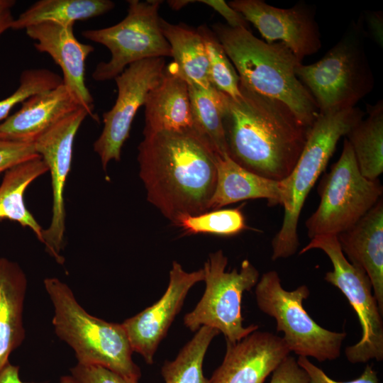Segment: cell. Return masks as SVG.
Segmentation results:
<instances>
[{"label":"cell","instance_id":"28","mask_svg":"<svg viewBox=\"0 0 383 383\" xmlns=\"http://www.w3.org/2000/svg\"><path fill=\"white\" fill-rule=\"evenodd\" d=\"M219 332L201 326L173 360L165 361L161 369L165 383H209L203 372L207 349Z\"/></svg>","mask_w":383,"mask_h":383},{"label":"cell","instance_id":"37","mask_svg":"<svg viewBox=\"0 0 383 383\" xmlns=\"http://www.w3.org/2000/svg\"><path fill=\"white\" fill-rule=\"evenodd\" d=\"M363 21L369 37L379 47H383V13L382 11H365Z\"/></svg>","mask_w":383,"mask_h":383},{"label":"cell","instance_id":"30","mask_svg":"<svg viewBox=\"0 0 383 383\" xmlns=\"http://www.w3.org/2000/svg\"><path fill=\"white\" fill-rule=\"evenodd\" d=\"M176 226L182 227L188 233H209L220 236H233L248 228L240 207L185 216Z\"/></svg>","mask_w":383,"mask_h":383},{"label":"cell","instance_id":"6","mask_svg":"<svg viewBox=\"0 0 383 383\" xmlns=\"http://www.w3.org/2000/svg\"><path fill=\"white\" fill-rule=\"evenodd\" d=\"M365 115L356 106L319 113L311 126L304 149L294 170L287 177L291 189L292 205L272 240V260L289 257L296 252L299 245L297 226L305 200L325 170L338 140Z\"/></svg>","mask_w":383,"mask_h":383},{"label":"cell","instance_id":"24","mask_svg":"<svg viewBox=\"0 0 383 383\" xmlns=\"http://www.w3.org/2000/svg\"><path fill=\"white\" fill-rule=\"evenodd\" d=\"M162 32L172 51L177 74L188 84L209 88V62L204 44L196 30L185 25L172 24L161 18Z\"/></svg>","mask_w":383,"mask_h":383},{"label":"cell","instance_id":"9","mask_svg":"<svg viewBox=\"0 0 383 383\" xmlns=\"http://www.w3.org/2000/svg\"><path fill=\"white\" fill-rule=\"evenodd\" d=\"M228 258L221 250L209 254L203 270L205 291L195 308L184 317V324L192 331L208 326L221 333L226 340L235 343L258 329L243 326L241 314L243 294L257 283L260 274L248 260L239 270L226 271Z\"/></svg>","mask_w":383,"mask_h":383},{"label":"cell","instance_id":"2","mask_svg":"<svg viewBox=\"0 0 383 383\" xmlns=\"http://www.w3.org/2000/svg\"><path fill=\"white\" fill-rule=\"evenodd\" d=\"M240 96L226 95L223 128L230 157L273 180L287 178L306 142L310 127L283 102L239 82Z\"/></svg>","mask_w":383,"mask_h":383},{"label":"cell","instance_id":"36","mask_svg":"<svg viewBox=\"0 0 383 383\" xmlns=\"http://www.w3.org/2000/svg\"><path fill=\"white\" fill-rule=\"evenodd\" d=\"M211 6L227 22V25L231 28H249V23L242 14L231 8L228 3L223 0H201L196 1Z\"/></svg>","mask_w":383,"mask_h":383},{"label":"cell","instance_id":"32","mask_svg":"<svg viewBox=\"0 0 383 383\" xmlns=\"http://www.w3.org/2000/svg\"><path fill=\"white\" fill-rule=\"evenodd\" d=\"M74 383H138L104 367L77 363L70 369Z\"/></svg>","mask_w":383,"mask_h":383},{"label":"cell","instance_id":"5","mask_svg":"<svg viewBox=\"0 0 383 383\" xmlns=\"http://www.w3.org/2000/svg\"><path fill=\"white\" fill-rule=\"evenodd\" d=\"M365 33L352 21L341 38L318 61L299 65L296 74L319 113L355 107L374 87L365 48Z\"/></svg>","mask_w":383,"mask_h":383},{"label":"cell","instance_id":"1","mask_svg":"<svg viewBox=\"0 0 383 383\" xmlns=\"http://www.w3.org/2000/svg\"><path fill=\"white\" fill-rule=\"evenodd\" d=\"M143 135L138 161L148 201L174 225L209 211L218 154L207 141L194 128Z\"/></svg>","mask_w":383,"mask_h":383},{"label":"cell","instance_id":"35","mask_svg":"<svg viewBox=\"0 0 383 383\" xmlns=\"http://www.w3.org/2000/svg\"><path fill=\"white\" fill-rule=\"evenodd\" d=\"M270 383H310V379L297 360L289 355L273 370Z\"/></svg>","mask_w":383,"mask_h":383},{"label":"cell","instance_id":"29","mask_svg":"<svg viewBox=\"0 0 383 383\" xmlns=\"http://www.w3.org/2000/svg\"><path fill=\"white\" fill-rule=\"evenodd\" d=\"M205 46L211 84L232 99L240 96L239 76L213 31L206 25L196 29Z\"/></svg>","mask_w":383,"mask_h":383},{"label":"cell","instance_id":"4","mask_svg":"<svg viewBox=\"0 0 383 383\" xmlns=\"http://www.w3.org/2000/svg\"><path fill=\"white\" fill-rule=\"evenodd\" d=\"M43 284L53 306L55 333L74 350L77 363L100 365L138 381L141 372L132 359L133 351L122 323L89 314L57 277L45 278Z\"/></svg>","mask_w":383,"mask_h":383},{"label":"cell","instance_id":"39","mask_svg":"<svg viewBox=\"0 0 383 383\" xmlns=\"http://www.w3.org/2000/svg\"><path fill=\"white\" fill-rule=\"evenodd\" d=\"M0 383H30L23 382L19 376V367L7 363L0 371Z\"/></svg>","mask_w":383,"mask_h":383},{"label":"cell","instance_id":"26","mask_svg":"<svg viewBox=\"0 0 383 383\" xmlns=\"http://www.w3.org/2000/svg\"><path fill=\"white\" fill-rule=\"evenodd\" d=\"M367 116L346 135L362 175L378 179L383 172V101L367 105Z\"/></svg>","mask_w":383,"mask_h":383},{"label":"cell","instance_id":"16","mask_svg":"<svg viewBox=\"0 0 383 383\" xmlns=\"http://www.w3.org/2000/svg\"><path fill=\"white\" fill-rule=\"evenodd\" d=\"M27 35L34 40L35 48L48 54L61 68L62 84L94 119V99L85 84V61L94 48L82 43L74 35L73 26L43 22L26 29Z\"/></svg>","mask_w":383,"mask_h":383},{"label":"cell","instance_id":"18","mask_svg":"<svg viewBox=\"0 0 383 383\" xmlns=\"http://www.w3.org/2000/svg\"><path fill=\"white\" fill-rule=\"evenodd\" d=\"M217 179L209 202V211L246 199H267L270 206L282 205L284 215L292 205V194L287 178L273 180L243 167L228 155L216 156Z\"/></svg>","mask_w":383,"mask_h":383},{"label":"cell","instance_id":"34","mask_svg":"<svg viewBox=\"0 0 383 383\" xmlns=\"http://www.w3.org/2000/svg\"><path fill=\"white\" fill-rule=\"evenodd\" d=\"M297 362L309 375L310 383H379L377 372L370 365L365 367L358 378L348 382H338L329 377L306 357L299 356Z\"/></svg>","mask_w":383,"mask_h":383},{"label":"cell","instance_id":"13","mask_svg":"<svg viewBox=\"0 0 383 383\" xmlns=\"http://www.w3.org/2000/svg\"><path fill=\"white\" fill-rule=\"evenodd\" d=\"M87 116L88 112L80 107L60 120L34 142L35 151L50 172L52 190V218L49 227L43 230L42 243L47 252L61 265L65 262L61 255L65 245L66 218L64 191L71 170L74 137Z\"/></svg>","mask_w":383,"mask_h":383},{"label":"cell","instance_id":"3","mask_svg":"<svg viewBox=\"0 0 383 383\" xmlns=\"http://www.w3.org/2000/svg\"><path fill=\"white\" fill-rule=\"evenodd\" d=\"M211 28L241 84L260 94L281 101L304 125H312L319 111L296 74L301 61L287 46L282 42L267 43L246 28H234L221 23L212 25Z\"/></svg>","mask_w":383,"mask_h":383},{"label":"cell","instance_id":"33","mask_svg":"<svg viewBox=\"0 0 383 383\" xmlns=\"http://www.w3.org/2000/svg\"><path fill=\"white\" fill-rule=\"evenodd\" d=\"M38 157L40 156L35 151L34 143L0 140V173Z\"/></svg>","mask_w":383,"mask_h":383},{"label":"cell","instance_id":"21","mask_svg":"<svg viewBox=\"0 0 383 383\" xmlns=\"http://www.w3.org/2000/svg\"><path fill=\"white\" fill-rule=\"evenodd\" d=\"M144 106L143 134L194 128L189 86L172 62L166 65L161 80L148 93Z\"/></svg>","mask_w":383,"mask_h":383},{"label":"cell","instance_id":"20","mask_svg":"<svg viewBox=\"0 0 383 383\" xmlns=\"http://www.w3.org/2000/svg\"><path fill=\"white\" fill-rule=\"evenodd\" d=\"M337 238L348 260L367 274L373 294L383 314L382 198L355 224L338 234Z\"/></svg>","mask_w":383,"mask_h":383},{"label":"cell","instance_id":"19","mask_svg":"<svg viewBox=\"0 0 383 383\" xmlns=\"http://www.w3.org/2000/svg\"><path fill=\"white\" fill-rule=\"evenodd\" d=\"M81 106L65 86L34 94L0 123V140L34 143L43 133Z\"/></svg>","mask_w":383,"mask_h":383},{"label":"cell","instance_id":"15","mask_svg":"<svg viewBox=\"0 0 383 383\" xmlns=\"http://www.w3.org/2000/svg\"><path fill=\"white\" fill-rule=\"evenodd\" d=\"M204 279L203 268L187 272L173 261L168 286L162 297L122 323L133 351L140 354L147 364L153 363L155 353L179 313L189 291Z\"/></svg>","mask_w":383,"mask_h":383},{"label":"cell","instance_id":"22","mask_svg":"<svg viewBox=\"0 0 383 383\" xmlns=\"http://www.w3.org/2000/svg\"><path fill=\"white\" fill-rule=\"evenodd\" d=\"M27 286L20 265L0 257V371L26 337L23 313Z\"/></svg>","mask_w":383,"mask_h":383},{"label":"cell","instance_id":"25","mask_svg":"<svg viewBox=\"0 0 383 383\" xmlns=\"http://www.w3.org/2000/svg\"><path fill=\"white\" fill-rule=\"evenodd\" d=\"M114 6L110 0H40L14 19L11 28L26 30L43 22L74 26L77 21L105 14Z\"/></svg>","mask_w":383,"mask_h":383},{"label":"cell","instance_id":"14","mask_svg":"<svg viewBox=\"0 0 383 383\" xmlns=\"http://www.w3.org/2000/svg\"><path fill=\"white\" fill-rule=\"evenodd\" d=\"M228 4L254 25L266 43H283L301 62L321 48L312 5L300 1L291 8L282 9L262 0H233Z\"/></svg>","mask_w":383,"mask_h":383},{"label":"cell","instance_id":"17","mask_svg":"<svg viewBox=\"0 0 383 383\" xmlns=\"http://www.w3.org/2000/svg\"><path fill=\"white\" fill-rule=\"evenodd\" d=\"M226 342L220 366L209 383H264L290 351L284 339L266 331H253L239 341Z\"/></svg>","mask_w":383,"mask_h":383},{"label":"cell","instance_id":"38","mask_svg":"<svg viewBox=\"0 0 383 383\" xmlns=\"http://www.w3.org/2000/svg\"><path fill=\"white\" fill-rule=\"evenodd\" d=\"M15 4L13 0H0V35L11 28L14 18L11 9Z\"/></svg>","mask_w":383,"mask_h":383},{"label":"cell","instance_id":"10","mask_svg":"<svg viewBox=\"0 0 383 383\" xmlns=\"http://www.w3.org/2000/svg\"><path fill=\"white\" fill-rule=\"evenodd\" d=\"M160 0L128 1L126 16L113 26L88 29L82 35L106 47L111 52L108 62H99L92 78L99 82L114 79L128 66L140 60L172 57L159 16Z\"/></svg>","mask_w":383,"mask_h":383},{"label":"cell","instance_id":"7","mask_svg":"<svg viewBox=\"0 0 383 383\" xmlns=\"http://www.w3.org/2000/svg\"><path fill=\"white\" fill-rule=\"evenodd\" d=\"M310 294L305 284L292 291L284 289L278 273H264L255 285V296L259 309L276 321L277 331L290 352L311 357L319 362L337 359L346 333L321 327L307 313L303 301Z\"/></svg>","mask_w":383,"mask_h":383},{"label":"cell","instance_id":"23","mask_svg":"<svg viewBox=\"0 0 383 383\" xmlns=\"http://www.w3.org/2000/svg\"><path fill=\"white\" fill-rule=\"evenodd\" d=\"M48 171L41 157L25 161L5 172L0 184V221H16L30 228L43 243V228L26 206L23 196L35 179Z\"/></svg>","mask_w":383,"mask_h":383},{"label":"cell","instance_id":"31","mask_svg":"<svg viewBox=\"0 0 383 383\" xmlns=\"http://www.w3.org/2000/svg\"><path fill=\"white\" fill-rule=\"evenodd\" d=\"M62 84V78L48 69H28L22 72L19 85L10 96L0 101V122L17 104L30 96L52 89Z\"/></svg>","mask_w":383,"mask_h":383},{"label":"cell","instance_id":"12","mask_svg":"<svg viewBox=\"0 0 383 383\" xmlns=\"http://www.w3.org/2000/svg\"><path fill=\"white\" fill-rule=\"evenodd\" d=\"M165 67L164 57L145 59L130 65L114 79L117 98L112 108L103 113V130L93 145L104 170L111 160H121L133 118L150 91L161 80Z\"/></svg>","mask_w":383,"mask_h":383},{"label":"cell","instance_id":"8","mask_svg":"<svg viewBox=\"0 0 383 383\" xmlns=\"http://www.w3.org/2000/svg\"><path fill=\"white\" fill-rule=\"evenodd\" d=\"M318 193L320 204L305 223L311 239L349 229L382 199L383 187L379 179L362 175L345 138L339 159L321 179Z\"/></svg>","mask_w":383,"mask_h":383},{"label":"cell","instance_id":"11","mask_svg":"<svg viewBox=\"0 0 383 383\" xmlns=\"http://www.w3.org/2000/svg\"><path fill=\"white\" fill-rule=\"evenodd\" d=\"M312 249L323 251L333 265L324 279L336 287L345 295L357 313L362 328V337L355 345L345 349L347 360L353 364L371 360H383V321L372 286L366 272L350 263L343 254L337 235H318L311 239L299 254Z\"/></svg>","mask_w":383,"mask_h":383},{"label":"cell","instance_id":"27","mask_svg":"<svg viewBox=\"0 0 383 383\" xmlns=\"http://www.w3.org/2000/svg\"><path fill=\"white\" fill-rule=\"evenodd\" d=\"M188 86L194 130L216 154L228 155L223 128L226 95L213 86L209 88Z\"/></svg>","mask_w":383,"mask_h":383}]
</instances>
